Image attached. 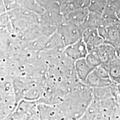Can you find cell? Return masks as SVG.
Masks as SVG:
<instances>
[{
  "instance_id": "obj_15",
  "label": "cell",
  "mask_w": 120,
  "mask_h": 120,
  "mask_svg": "<svg viewBox=\"0 0 120 120\" xmlns=\"http://www.w3.org/2000/svg\"><path fill=\"white\" fill-rule=\"evenodd\" d=\"M10 120V119H7V120Z\"/></svg>"
},
{
  "instance_id": "obj_14",
  "label": "cell",
  "mask_w": 120,
  "mask_h": 120,
  "mask_svg": "<svg viewBox=\"0 0 120 120\" xmlns=\"http://www.w3.org/2000/svg\"><path fill=\"white\" fill-rule=\"evenodd\" d=\"M118 30H119V32H120V26L118 27Z\"/></svg>"
},
{
  "instance_id": "obj_3",
  "label": "cell",
  "mask_w": 120,
  "mask_h": 120,
  "mask_svg": "<svg viewBox=\"0 0 120 120\" xmlns=\"http://www.w3.org/2000/svg\"><path fill=\"white\" fill-rule=\"evenodd\" d=\"M38 114L36 101L22 100L18 103L17 107L8 119L11 120H31Z\"/></svg>"
},
{
  "instance_id": "obj_7",
  "label": "cell",
  "mask_w": 120,
  "mask_h": 120,
  "mask_svg": "<svg viewBox=\"0 0 120 120\" xmlns=\"http://www.w3.org/2000/svg\"><path fill=\"white\" fill-rule=\"evenodd\" d=\"M92 52L96 54L102 64H107L117 56L115 47L109 44H102Z\"/></svg>"
},
{
  "instance_id": "obj_8",
  "label": "cell",
  "mask_w": 120,
  "mask_h": 120,
  "mask_svg": "<svg viewBox=\"0 0 120 120\" xmlns=\"http://www.w3.org/2000/svg\"><path fill=\"white\" fill-rule=\"evenodd\" d=\"M75 68L78 79L83 83L85 82L90 73L94 70L88 64L86 58H82L75 61Z\"/></svg>"
},
{
  "instance_id": "obj_11",
  "label": "cell",
  "mask_w": 120,
  "mask_h": 120,
  "mask_svg": "<svg viewBox=\"0 0 120 120\" xmlns=\"http://www.w3.org/2000/svg\"><path fill=\"white\" fill-rule=\"evenodd\" d=\"M104 64L108 67L112 82L116 85L120 83V58L116 56L110 62Z\"/></svg>"
},
{
  "instance_id": "obj_5",
  "label": "cell",
  "mask_w": 120,
  "mask_h": 120,
  "mask_svg": "<svg viewBox=\"0 0 120 120\" xmlns=\"http://www.w3.org/2000/svg\"><path fill=\"white\" fill-rule=\"evenodd\" d=\"M88 53L87 48L83 43H78L68 46L64 52V55L75 61L82 58H86Z\"/></svg>"
},
{
  "instance_id": "obj_13",
  "label": "cell",
  "mask_w": 120,
  "mask_h": 120,
  "mask_svg": "<svg viewBox=\"0 0 120 120\" xmlns=\"http://www.w3.org/2000/svg\"><path fill=\"white\" fill-rule=\"evenodd\" d=\"M117 90L118 96L120 99V83L117 85Z\"/></svg>"
},
{
  "instance_id": "obj_4",
  "label": "cell",
  "mask_w": 120,
  "mask_h": 120,
  "mask_svg": "<svg viewBox=\"0 0 120 120\" xmlns=\"http://www.w3.org/2000/svg\"><path fill=\"white\" fill-rule=\"evenodd\" d=\"M37 112L40 120H65L57 106L37 103Z\"/></svg>"
},
{
  "instance_id": "obj_10",
  "label": "cell",
  "mask_w": 120,
  "mask_h": 120,
  "mask_svg": "<svg viewBox=\"0 0 120 120\" xmlns=\"http://www.w3.org/2000/svg\"><path fill=\"white\" fill-rule=\"evenodd\" d=\"M84 83L92 88H96L109 86L113 83L111 79H105L101 77L94 69L87 77Z\"/></svg>"
},
{
  "instance_id": "obj_2",
  "label": "cell",
  "mask_w": 120,
  "mask_h": 120,
  "mask_svg": "<svg viewBox=\"0 0 120 120\" xmlns=\"http://www.w3.org/2000/svg\"><path fill=\"white\" fill-rule=\"evenodd\" d=\"M17 106L12 79L7 75H1L0 120L8 119Z\"/></svg>"
},
{
  "instance_id": "obj_12",
  "label": "cell",
  "mask_w": 120,
  "mask_h": 120,
  "mask_svg": "<svg viewBox=\"0 0 120 120\" xmlns=\"http://www.w3.org/2000/svg\"><path fill=\"white\" fill-rule=\"evenodd\" d=\"M86 60L88 64L94 69L102 64L101 61L96 53L94 52L88 53L86 57Z\"/></svg>"
},
{
  "instance_id": "obj_1",
  "label": "cell",
  "mask_w": 120,
  "mask_h": 120,
  "mask_svg": "<svg viewBox=\"0 0 120 120\" xmlns=\"http://www.w3.org/2000/svg\"><path fill=\"white\" fill-rule=\"evenodd\" d=\"M94 99L93 88L79 81L57 106L65 120H79Z\"/></svg>"
},
{
  "instance_id": "obj_6",
  "label": "cell",
  "mask_w": 120,
  "mask_h": 120,
  "mask_svg": "<svg viewBox=\"0 0 120 120\" xmlns=\"http://www.w3.org/2000/svg\"><path fill=\"white\" fill-rule=\"evenodd\" d=\"M93 92L94 98L98 101L118 97L117 85L114 83L107 86L93 88Z\"/></svg>"
},
{
  "instance_id": "obj_9",
  "label": "cell",
  "mask_w": 120,
  "mask_h": 120,
  "mask_svg": "<svg viewBox=\"0 0 120 120\" xmlns=\"http://www.w3.org/2000/svg\"><path fill=\"white\" fill-rule=\"evenodd\" d=\"M79 120H103L100 110V101L94 98Z\"/></svg>"
}]
</instances>
